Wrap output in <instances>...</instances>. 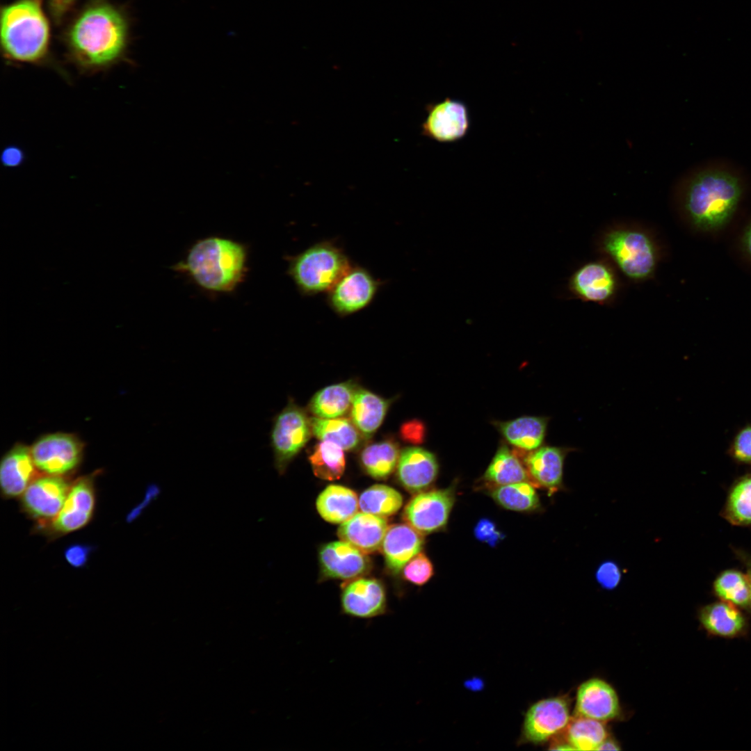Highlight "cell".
I'll list each match as a JSON object with an SVG mask.
<instances>
[{
  "label": "cell",
  "instance_id": "1",
  "mask_svg": "<svg viewBox=\"0 0 751 751\" xmlns=\"http://www.w3.org/2000/svg\"><path fill=\"white\" fill-rule=\"evenodd\" d=\"M127 37L128 25L123 13L104 1H97L79 14L66 39L73 63L84 72H96L122 58Z\"/></svg>",
  "mask_w": 751,
  "mask_h": 751
},
{
  "label": "cell",
  "instance_id": "2",
  "mask_svg": "<svg viewBox=\"0 0 751 751\" xmlns=\"http://www.w3.org/2000/svg\"><path fill=\"white\" fill-rule=\"evenodd\" d=\"M247 259L244 244L212 236L197 241L172 269L188 275L204 290L230 293L244 280Z\"/></svg>",
  "mask_w": 751,
  "mask_h": 751
},
{
  "label": "cell",
  "instance_id": "3",
  "mask_svg": "<svg viewBox=\"0 0 751 751\" xmlns=\"http://www.w3.org/2000/svg\"><path fill=\"white\" fill-rule=\"evenodd\" d=\"M741 195L742 185L737 176L723 170H704L686 181L683 204L695 226L711 231L729 222Z\"/></svg>",
  "mask_w": 751,
  "mask_h": 751
},
{
  "label": "cell",
  "instance_id": "4",
  "mask_svg": "<svg viewBox=\"0 0 751 751\" xmlns=\"http://www.w3.org/2000/svg\"><path fill=\"white\" fill-rule=\"evenodd\" d=\"M49 26L41 0H17L1 8V43L8 60L40 63L47 55Z\"/></svg>",
  "mask_w": 751,
  "mask_h": 751
},
{
  "label": "cell",
  "instance_id": "5",
  "mask_svg": "<svg viewBox=\"0 0 751 751\" xmlns=\"http://www.w3.org/2000/svg\"><path fill=\"white\" fill-rule=\"evenodd\" d=\"M353 265L332 241L316 243L289 258L287 273L303 296L329 292Z\"/></svg>",
  "mask_w": 751,
  "mask_h": 751
},
{
  "label": "cell",
  "instance_id": "6",
  "mask_svg": "<svg viewBox=\"0 0 751 751\" xmlns=\"http://www.w3.org/2000/svg\"><path fill=\"white\" fill-rule=\"evenodd\" d=\"M602 244L605 252L628 277L642 280L654 273L657 263L656 249L645 232L614 229L606 234Z\"/></svg>",
  "mask_w": 751,
  "mask_h": 751
},
{
  "label": "cell",
  "instance_id": "7",
  "mask_svg": "<svg viewBox=\"0 0 751 751\" xmlns=\"http://www.w3.org/2000/svg\"><path fill=\"white\" fill-rule=\"evenodd\" d=\"M312 435L305 411L290 400L274 417L270 432L274 466L283 474Z\"/></svg>",
  "mask_w": 751,
  "mask_h": 751
},
{
  "label": "cell",
  "instance_id": "8",
  "mask_svg": "<svg viewBox=\"0 0 751 751\" xmlns=\"http://www.w3.org/2000/svg\"><path fill=\"white\" fill-rule=\"evenodd\" d=\"M571 720L570 703L562 696L540 700L525 713L520 743H543L563 732Z\"/></svg>",
  "mask_w": 751,
  "mask_h": 751
},
{
  "label": "cell",
  "instance_id": "9",
  "mask_svg": "<svg viewBox=\"0 0 751 751\" xmlns=\"http://www.w3.org/2000/svg\"><path fill=\"white\" fill-rule=\"evenodd\" d=\"M381 284L366 268L352 266L327 293L328 305L341 317L357 313L372 302Z\"/></svg>",
  "mask_w": 751,
  "mask_h": 751
},
{
  "label": "cell",
  "instance_id": "10",
  "mask_svg": "<svg viewBox=\"0 0 751 751\" xmlns=\"http://www.w3.org/2000/svg\"><path fill=\"white\" fill-rule=\"evenodd\" d=\"M70 487L63 476L35 478L20 497L22 511L38 522V529L43 528L60 512Z\"/></svg>",
  "mask_w": 751,
  "mask_h": 751
},
{
  "label": "cell",
  "instance_id": "11",
  "mask_svg": "<svg viewBox=\"0 0 751 751\" xmlns=\"http://www.w3.org/2000/svg\"><path fill=\"white\" fill-rule=\"evenodd\" d=\"M95 504L94 478H79L72 483L58 515L42 530L55 538L83 528L91 521Z\"/></svg>",
  "mask_w": 751,
  "mask_h": 751
},
{
  "label": "cell",
  "instance_id": "12",
  "mask_svg": "<svg viewBox=\"0 0 751 751\" xmlns=\"http://www.w3.org/2000/svg\"><path fill=\"white\" fill-rule=\"evenodd\" d=\"M455 501V488L423 491L417 493L406 505L403 518L421 534L444 529Z\"/></svg>",
  "mask_w": 751,
  "mask_h": 751
},
{
  "label": "cell",
  "instance_id": "13",
  "mask_svg": "<svg viewBox=\"0 0 751 751\" xmlns=\"http://www.w3.org/2000/svg\"><path fill=\"white\" fill-rule=\"evenodd\" d=\"M36 468L47 475L63 476L81 462L83 446L74 436L54 433L43 436L30 448Z\"/></svg>",
  "mask_w": 751,
  "mask_h": 751
},
{
  "label": "cell",
  "instance_id": "14",
  "mask_svg": "<svg viewBox=\"0 0 751 751\" xmlns=\"http://www.w3.org/2000/svg\"><path fill=\"white\" fill-rule=\"evenodd\" d=\"M422 124V134L439 143L462 139L470 126L469 111L461 100L446 97L428 106Z\"/></svg>",
  "mask_w": 751,
  "mask_h": 751
},
{
  "label": "cell",
  "instance_id": "15",
  "mask_svg": "<svg viewBox=\"0 0 751 751\" xmlns=\"http://www.w3.org/2000/svg\"><path fill=\"white\" fill-rule=\"evenodd\" d=\"M342 612L348 616L370 619L387 612V595L383 585L373 579H357L343 588Z\"/></svg>",
  "mask_w": 751,
  "mask_h": 751
},
{
  "label": "cell",
  "instance_id": "16",
  "mask_svg": "<svg viewBox=\"0 0 751 751\" xmlns=\"http://www.w3.org/2000/svg\"><path fill=\"white\" fill-rule=\"evenodd\" d=\"M574 448L543 446L532 451L524 459L531 482L552 495L563 488L565 460Z\"/></svg>",
  "mask_w": 751,
  "mask_h": 751
},
{
  "label": "cell",
  "instance_id": "17",
  "mask_svg": "<svg viewBox=\"0 0 751 751\" xmlns=\"http://www.w3.org/2000/svg\"><path fill=\"white\" fill-rule=\"evenodd\" d=\"M574 712L576 716L601 722L613 720L620 713L617 693L601 679H588L578 688Z\"/></svg>",
  "mask_w": 751,
  "mask_h": 751
},
{
  "label": "cell",
  "instance_id": "18",
  "mask_svg": "<svg viewBox=\"0 0 751 751\" xmlns=\"http://www.w3.org/2000/svg\"><path fill=\"white\" fill-rule=\"evenodd\" d=\"M396 468L401 484L412 493H419L435 482L439 465L432 452L419 446H409L401 451Z\"/></svg>",
  "mask_w": 751,
  "mask_h": 751
},
{
  "label": "cell",
  "instance_id": "19",
  "mask_svg": "<svg viewBox=\"0 0 751 751\" xmlns=\"http://www.w3.org/2000/svg\"><path fill=\"white\" fill-rule=\"evenodd\" d=\"M319 560L323 574L337 579L359 577L370 568L366 554L344 540L324 545L319 551Z\"/></svg>",
  "mask_w": 751,
  "mask_h": 751
},
{
  "label": "cell",
  "instance_id": "20",
  "mask_svg": "<svg viewBox=\"0 0 751 751\" xmlns=\"http://www.w3.org/2000/svg\"><path fill=\"white\" fill-rule=\"evenodd\" d=\"M572 292L583 300L606 303L615 293L617 281L613 272L605 264L592 261L578 268L570 281Z\"/></svg>",
  "mask_w": 751,
  "mask_h": 751
},
{
  "label": "cell",
  "instance_id": "21",
  "mask_svg": "<svg viewBox=\"0 0 751 751\" xmlns=\"http://www.w3.org/2000/svg\"><path fill=\"white\" fill-rule=\"evenodd\" d=\"M742 609L719 600L702 606L697 611L701 627L711 636L736 638L745 636L749 622Z\"/></svg>",
  "mask_w": 751,
  "mask_h": 751
},
{
  "label": "cell",
  "instance_id": "22",
  "mask_svg": "<svg viewBox=\"0 0 751 751\" xmlns=\"http://www.w3.org/2000/svg\"><path fill=\"white\" fill-rule=\"evenodd\" d=\"M36 467L31 450L22 444L15 445L3 458L0 466V486L6 499L21 497L36 478Z\"/></svg>",
  "mask_w": 751,
  "mask_h": 751
},
{
  "label": "cell",
  "instance_id": "23",
  "mask_svg": "<svg viewBox=\"0 0 751 751\" xmlns=\"http://www.w3.org/2000/svg\"><path fill=\"white\" fill-rule=\"evenodd\" d=\"M424 544L423 534L408 524L388 527L380 549L387 568L395 574L421 552Z\"/></svg>",
  "mask_w": 751,
  "mask_h": 751
},
{
  "label": "cell",
  "instance_id": "24",
  "mask_svg": "<svg viewBox=\"0 0 751 751\" xmlns=\"http://www.w3.org/2000/svg\"><path fill=\"white\" fill-rule=\"evenodd\" d=\"M388 528L385 517L360 512L341 524L339 538L365 554L380 549Z\"/></svg>",
  "mask_w": 751,
  "mask_h": 751
},
{
  "label": "cell",
  "instance_id": "25",
  "mask_svg": "<svg viewBox=\"0 0 751 751\" xmlns=\"http://www.w3.org/2000/svg\"><path fill=\"white\" fill-rule=\"evenodd\" d=\"M390 401L358 387L350 409V419L364 439L371 437L382 424Z\"/></svg>",
  "mask_w": 751,
  "mask_h": 751
},
{
  "label": "cell",
  "instance_id": "26",
  "mask_svg": "<svg viewBox=\"0 0 751 751\" xmlns=\"http://www.w3.org/2000/svg\"><path fill=\"white\" fill-rule=\"evenodd\" d=\"M549 418L524 416L507 421L496 422L506 440L511 445L524 451H534L540 447L546 436Z\"/></svg>",
  "mask_w": 751,
  "mask_h": 751
},
{
  "label": "cell",
  "instance_id": "27",
  "mask_svg": "<svg viewBox=\"0 0 751 751\" xmlns=\"http://www.w3.org/2000/svg\"><path fill=\"white\" fill-rule=\"evenodd\" d=\"M357 388L350 380L327 386L313 396L309 410L314 417L320 418L342 417L350 411Z\"/></svg>",
  "mask_w": 751,
  "mask_h": 751
},
{
  "label": "cell",
  "instance_id": "28",
  "mask_svg": "<svg viewBox=\"0 0 751 751\" xmlns=\"http://www.w3.org/2000/svg\"><path fill=\"white\" fill-rule=\"evenodd\" d=\"M316 506L318 512L325 521L341 524L357 512L359 499L348 487L330 485L318 495Z\"/></svg>",
  "mask_w": 751,
  "mask_h": 751
},
{
  "label": "cell",
  "instance_id": "29",
  "mask_svg": "<svg viewBox=\"0 0 751 751\" xmlns=\"http://www.w3.org/2000/svg\"><path fill=\"white\" fill-rule=\"evenodd\" d=\"M483 479L492 487L519 482H531L525 465L506 445L499 446Z\"/></svg>",
  "mask_w": 751,
  "mask_h": 751
},
{
  "label": "cell",
  "instance_id": "30",
  "mask_svg": "<svg viewBox=\"0 0 751 751\" xmlns=\"http://www.w3.org/2000/svg\"><path fill=\"white\" fill-rule=\"evenodd\" d=\"M312 434L321 441L332 442L344 451H353L360 444L362 435L351 419L344 417L309 418Z\"/></svg>",
  "mask_w": 751,
  "mask_h": 751
},
{
  "label": "cell",
  "instance_id": "31",
  "mask_svg": "<svg viewBox=\"0 0 751 751\" xmlns=\"http://www.w3.org/2000/svg\"><path fill=\"white\" fill-rule=\"evenodd\" d=\"M490 495L500 506L517 512H533L540 508L534 485L529 481L492 487Z\"/></svg>",
  "mask_w": 751,
  "mask_h": 751
},
{
  "label": "cell",
  "instance_id": "32",
  "mask_svg": "<svg viewBox=\"0 0 751 751\" xmlns=\"http://www.w3.org/2000/svg\"><path fill=\"white\" fill-rule=\"evenodd\" d=\"M400 453L397 444L385 440L366 446L361 452L360 461L371 477L385 479L397 467Z\"/></svg>",
  "mask_w": 751,
  "mask_h": 751
},
{
  "label": "cell",
  "instance_id": "33",
  "mask_svg": "<svg viewBox=\"0 0 751 751\" xmlns=\"http://www.w3.org/2000/svg\"><path fill=\"white\" fill-rule=\"evenodd\" d=\"M563 732L565 740L560 741L568 744L574 750H598L608 737L603 722L579 716L571 718Z\"/></svg>",
  "mask_w": 751,
  "mask_h": 751
},
{
  "label": "cell",
  "instance_id": "34",
  "mask_svg": "<svg viewBox=\"0 0 751 751\" xmlns=\"http://www.w3.org/2000/svg\"><path fill=\"white\" fill-rule=\"evenodd\" d=\"M713 592L719 600L742 610L751 608L750 584L747 573L735 569L722 571L713 581Z\"/></svg>",
  "mask_w": 751,
  "mask_h": 751
},
{
  "label": "cell",
  "instance_id": "35",
  "mask_svg": "<svg viewBox=\"0 0 751 751\" xmlns=\"http://www.w3.org/2000/svg\"><path fill=\"white\" fill-rule=\"evenodd\" d=\"M721 515L734 526L751 525V473L738 478L732 485Z\"/></svg>",
  "mask_w": 751,
  "mask_h": 751
},
{
  "label": "cell",
  "instance_id": "36",
  "mask_svg": "<svg viewBox=\"0 0 751 751\" xmlns=\"http://www.w3.org/2000/svg\"><path fill=\"white\" fill-rule=\"evenodd\" d=\"M344 451L332 442L321 441L316 444L309 457L314 475L326 481L340 478L346 467Z\"/></svg>",
  "mask_w": 751,
  "mask_h": 751
},
{
  "label": "cell",
  "instance_id": "37",
  "mask_svg": "<svg viewBox=\"0 0 751 751\" xmlns=\"http://www.w3.org/2000/svg\"><path fill=\"white\" fill-rule=\"evenodd\" d=\"M402 505V495L396 490L385 485H372L359 497V509L362 512L382 517L396 513Z\"/></svg>",
  "mask_w": 751,
  "mask_h": 751
},
{
  "label": "cell",
  "instance_id": "38",
  "mask_svg": "<svg viewBox=\"0 0 751 751\" xmlns=\"http://www.w3.org/2000/svg\"><path fill=\"white\" fill-rule=\"evenodd\" d=\"M403 574L404 578L410 583L423 586L434 574V567L426 555L420 552L404 566Z\"/></svg>",
  "mask_w": 751,
  "mask_h": 751
},
{
  "label": "cell",
  "instance_id": "39",
  "mask_svg": "<svg viewBox=\"0 0 751 751\" xmlns=\"http://www.w3.org/2000/svg\"><path fill=\"white\" fill-rule=\"evenodd\" d=\"M727 453L736 462L751 465V423L737 430L730 442Z\"/></svg>",
  "mask_w": 751,
  "mask_h": 751
},
{
  "label": "cell",
  "instance_id": "40",
  "mask_svg": "<svg viewBox=\"0 0 751 751\" xmlns=\"http://www.w3.org/2000/svg\"><path fill=\"white\" fill-rule=\"evenodd\" d=\"M595 578L602 588L613 590L620 583L622 572L617 563L613 560H606L597 567Z\"/></svg>",
  "mask_w": 751,
  "mask_h": 751
},
{
  "label": "cell",
  "instance_id": "41",
  "mask_svg": "<svg viewBox=\"0 0 751 751\" xmlns=\"http://www.w3.org/2000/svg\"><path fill=\"white\" fill-rule=\"evenodd\" d=\"M474 533L477 540L490 546H496L504 538L496 524L487 518H483L478 522Z\"/></svg>",
  "mask_w": 751,
  "mask_h": 751
},
{
  "label": "cell",
  "instance_id": "42",
  "mask_svg": "<svg viewBox=\"0 0 751 751\" xmlns=\"http://www.w3.org/2000/svg\"><path fill=\"white\" fill-rule=\"evenodd\" d=\"M91 551L92 547L89 545L72 544L65 550L64 556L72 567L79 568L87 563Z\"/></svg>",
  "mask_w": 751,
  "mask_h": 751
},
{
  "label": "cell",
  "instance_id": "43",
  "mask_svg": "<svg viewBox=\"0 0 751 751\" xmlns=\"http://www.w3.org/2000/svg\"><path fill=\"white\" fill-rule=\"evenodd\" d=\"M24 160V153L22 149L15 145L5 147L1 154V161L4 166L14 168L20 165Z\"/></svg>",
  "mask_w": 751,
  "mask_h": 751
},
{
  "label": "cell",
  "instance_id": "44",
  "mask_svg": "<svg viewBox=\"0 0 751 751\" xmlns=\"http://www.w3.org/2000/svg\"><path fill=\"white\" fill-rule=\"evenodd\" d=\"M74 0H49L50 8L54 17L60 19L69 9Z\"/></svg>",
  "mask_w": 751,
  "mask_h": 751
},
{
  "label": "cell",
  "instance_id": "45",
  "mask_svg": "<svg viewBox=\"0 0 751 751\" xmlns=\"http://www.w3.org/2000/svg\"><path fill=\"white\" fill-rule=\"evenodd\" d=\"M743 246L746 254L751 258V224L745 232L743 238Z\"/></svg>",
  "mask_w": 751,
  "mask_h": 751
},
{
  "label": "cell",
  "instance_id": "46",
  "mask_svg": "<svg viewBox=\"0 0 751 751\" xmlns=\"http://www.w3.org/2000/svg\"><path fill=\"white\" fill-rule=\"evenodd\" d=\"M620 750L618 745L608 737L601 743L598 750Z\"/></svg>",
  "mask_w": 751,
  "mask_h": 751
},
{
  "label": "cell",
  "instance_id": "47",
  "mask_svg": "<svg viewBox=\"0 0 751 751\" xmlns=\"http://www.w3.org/2000/svg\"><path fill=\"white\" fill-rule=\"evenodd\" d=\"M738 555L741 556V558H742V560H743V563H745V565L747 567V574L748 576L749 581H750V592H751V558L748 556H745V554H742V555L741 554L740 555V554H739ZM750 607H751V593H750Z\"/></svg>",
  "mask_w": 751,
  "mask_h": 751
}]
</instances>
